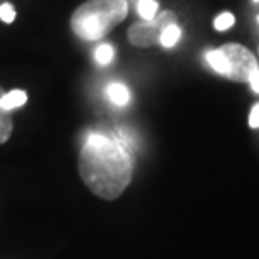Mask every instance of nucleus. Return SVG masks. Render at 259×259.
I'll list each match as a JSON object with an SVG mask.
<instances>
[{
	"label": "nucleus",
	"instance_id": "obj_4",
	"mask_svg": "<svg viewBox=\"0 0 259 259\" xmlns=\"http://www.w3.org/2000/svg\"><path fill=\"white\" fill-rule=\"evenodd\" d=\"M172 24H177V15L170 10H163L152 20L135 22L128 29V40L135 48H152L155 44H160L162 32Z\"/></svg>",
	"mask_w": 259,
	"mask_h": 259
},
{
	"label": "nucleus",
	"instance_id": "obj_5",
	"mask_svg": "<svg viewBox=\"0 0 259 259\" xmlns=\"http://www.w3.org/2000/svg\"><path fill=\"white\" fill-rule=\"evenodd\" d=\"M27 103V93L22 90H12L9 93H4V96L0 98V106L7 111H12L15 108L22 106Z\"/></svg>",
	"mask_w": 259,
	"mask_h": 259
},
{
	"label": "nucleus",
	"instance_id": "obj_15",
	"mask_svg": "<svg viewBox=\"0 0 259 259\" xmlns=\"http://www.w3.org/2000/svg\"><path fill=\"white\" fill-rule=\"evenodd\" d=\"M252 2H256V4H257V2H259V0H252Z\"/></svg>",
	"mask_w": 259,
	"mask_h": 259
},
{
	"label": "nucleus",
	"instance_id": "obj_3",
	"mask_svg": "<svg viewBox=\"0 0 259 259\" xmlns=\"http://www.w3.org/2000/svg\"><path fill=\"white\" fill-rule=\"evenodd\" d=\"M205 59L215 72L236 82L249 81L252 72L259 71L254 54L241 44H224L209 51Z\"/></svg>",
	"mask_w": 259,
	"mask_h": 259
},
{
	"label": "nucleus",
	"instance_id": "obj_7",
	"mask_svg": "<svg viewBox=\"0 0 259 259\" xmlns=\"http://www.w3.org/2000/svg\"><path fill=\"white\" fill-rule=\"evenodd\" d=\"M106 93H108V98H110L116 106H126L130 103V91L121 82H111V84L108 86Z\"/></svg>",
	"mask_w": 259,
	"mask_h": 259
},
{
	"label": "nucleus",
	"instance_id": "obj_6",
	"mask_svg": "<svg viewBox=\"0 0 259 259\" xmlns=\"http://www.w3.org/2000/svg\"><path fill=\"white\" fill-rule=\"evenodd\" d=\"M4 90L0 86V98L4 96ZM14 132V120H12V113L4 110L0 106V145H4L5 142H9V138L12 137Z\"/></svg>",
	"mask_w": 259,
	"mask_h": 259
},
{
	"label": "nucleus",
	"instance_id": "obj_13",
	"mask_svg": "<svg viewBox=\"0 0 259 259\" xmlns=\"http://www.w3.org/2000/svg\"><path fill=\"white\" fill-rule=\"evenodd\" d=\"M249 126L251 128H259V103L252 106L251 115H249Z\"/></svg>",
	"mask_w": 259,
	"mask_h": 259
},
{
	"label": "nucleus",
	"instance_id": "obj_10",
	"mask_svg": "<svg viewBox=\"0 0 259 259\" xmlns=\"http://www.w3.org/2000/svg\"><path fill=\"white\" fill-rule=\"evenodd\" d=\"M113 58H115V49L111 48L110 44H101L100 48H98L95 51V59H96V63L98 64H101V66H106V64H110Z\"/></svg>",
	"mask_w": 259,
	"mask_h": 259
},
{
	"label": "nucleus",
	"instance_id": "obj_8",
	"mask_svg": "<svg viewBox=\"0 0 259 259\" xmlns=\"http://www.w3.org/2000/svg\"><path fill=\"white\" fill-rule=\"evenodd\" d=\"M180 34H182V30H180V27H179L177 24L168 25V27L162 32V37H160V44H162L163 48H174V46L179 42Z\"/></svg>",
	"mask_w": 259,
	"mask_h": 259
},
{
	"label": "nucleus",
	"instance_id": "obj_16",
	"mask_svg": "<svg viewBox=\"0 0 259 259\" xmlns=\"http://www.w3.org/2000/svg\"><path fill=\"white\" fill-rule=\"evenodd\" d=\"M257 22H259V17H257Z\"/></svg>",
	"mask_w": 259,
	"mask_h": 259
},
{
	"label": "nucleus",
	"instance_id": "obj_9",
	"mask_svg": "<svg viewBox=\"0 0 259 259\" xmlns=\"http://www.w3.org/2000/svg\"><path fill=\"white\" fill-rule=\"evenodd\" d=\"M137 10L143 20H152L158 12V4L155 0H138Z\"/></svg>",
	"mask_w": 259,
	"mask_h": 259
},
{
	"label": "nucleus",
	"instance_id": "obj_14",
	"mask_svg": "<svg viewBox=\"0 0 259 259\" xmlns=\"http://www.w3.org/2000/svg\"><path fill=\"white\" fill-rule=\"evenodd\" d=\"M249 82H251V88H252V91L259 93V71L252 72V76L249 77Z\"/></svg>",
	"mask_w": 259,
	"mask_h": 259
},
{
	"label": "nucleus",
	"instance_id": "obj_1",
	"mask_svg": "<svg viewBox=\"0 0 259 259\" xmlns=\"http://www.w3.org/2000/svg\"><path fill=\"white\" fill-rule=\"evenodd\" d=\"M77 172L93 194L115 200L132 182L133 158L123 138L95 132L84 140Z\"/></svg>",
	"mask_w": 259,
	"mask_h": 259
},
{
	"label": "nucleus",
	"instance_id": "obj_12",
	"mask_svg": "<svg viewBox=\"0 0 259 259\" xmlns=\"http://www.w3.org/2000/svg\"><path fill=\"white\" fill-rule=\"evenodd\" d=\"M0 19L5 24H12L15 20V9L12 4H2L0 5Z\"/></svg>",
	"mask_w": 259,
	"mask_h": 259
},
{
	"label": "nucleus",
	"instance_id": "obj_2",
	"mask_svg": "<svg viewBox=\"0 0 259 259\" xmlns=\"http://www.w3.org/2000/svg\"><path fill=\"white\" fill-rule=\"evenodd\" d=\"M128 15L126 0H86L74 9L69 25L82 40L105 39Z\"/></svg>",
	"mask_w": 259,
	"mask_h": 259
},
{
	"label": "nucleus",
	"instance_id": "obj_11",
	"mask_svg": "<svg viewBox=\"0 0 259 259\" xmlns=\"http://www.w3.org/2000/svg\"><path fill=\"white\" fill-rule=\"evenodd\" d=\"M232 25H234V15H232L231 12H222L219 17L214 20V29L221 30V32L232 27Z\"/></svg>",
	"mask_w": 259,
	"mask_h": 259
}]
</instances>
